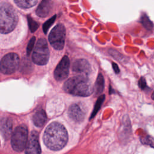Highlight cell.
Masks as SVG:
<instances>
[{
    "instance_id": "23",
    "label": "cell",
    "mask_w": 154,
    "mask_h": 154,
    "mask_svg": "<svg viewBox=\"0 0 154 154\" xmlns=\"http://www.w3.org/2000/svg\"><path fill=\"white\" fill-rule=\"evenodd\" d=\"M141 141L144 144L150 145L152 147L153 146V138L152 137H150L147 136V137H144L143 139H141Z\"/></svg>"
},
{
    "instance_id": "17",
    "label": "cell",
    "mask_w": 154,
    "mask_h": 154,
    "mask_svg": "<svg viewBox=\"0 0 154 154\" xmlns=\"http://www.w3.org/2000/svg\"><path fill=\"white\" fill-rule=\"evenodd\" d=\"M104 99H105V95H103V94L100 96L97 99V101L96 102L95 106L94 107V109H93V112H92V113L91 114V116L90 117V119H93L94 117V116L97 114V112L99 110V109H100V106H101V105H102Z\"/></svg>"
},
{
    "instance_id": "8",
    "label": "cell",
    "mask_w": 154,
    "mask_h": 154,
    "mask_svg": "<svg viewBox=\"0 0 154 154\" xmlns=\"http://www.w3.org/2000/svg\"><path fill=\"white\" fill-rule=\"evenodd\" d=\"M70 61L67 56L65 55L60 61L54 70V77L57 81H63L66 79L69 74Z\"/></svg>"
},
{
    "instance_id": "6",
    "label": "cell",
    "mask_w": 154,
    "mask_h": 154,
    "mask_svg": "<svg viewBox=\"0 0 154 154\" xmlns=\"http://www.w3.org/2000/svg\"><path fill=\"white\" fill-rule=\"evenodd\" d=\"M19 63V57L17 54L13 52L7 54L1 60L0 71L5 75L12 74L18 69Z\"/></svg>"
},
{
    "instance_id": "16",
    "label": "cell",
    "mask_w": 154,
    "mask_h": 154,
    "mask_svg": "<svg viewBox=\"0 0 154 154\" xmlns=\"http://www.w3.org/2000/svg\"><path fill=\"white\" fill-rule=\"evenodd\" d=\"M15 4L21 8H29L34 6L37 0H14Z\"/></svg>"
},
{
    "instance_id": "7",
    "label": "cell",
    "mask_w": 154,
    "mask_h": 154,
    "mask_svg": "<svg viewBox=\"0 0 154 154\" xmlns=\"http://www.w3.org/2000/svg\"><path fill=\"white\" fill-rule=\"evenodd\" d=\"M66 29L63 24L57 25L50 32L48 39L51 46L57 50H61L64 46Z\"/></svg>"
},
{
    "instance_id": "1",
    "label": "cell",
    "mask_w": 154,
    "mask_h": 154,
    "mask_svg": "<svg viewBox=\"0 0 154 154\" xmlns=\"http://www.w3.org/2000/svg\"><path fill=\"white\" fill-rule=\"evenodd\" d=\"M43 140L49 149L52 150H59L63 149L67 142V132L61 124L52 122L46 128Z\"/></svg>"
},
{
    "instance_id": "22",
    "label": "cell",
    "mask_w": 154,
    "mask_h": 154,
    "mask_svg": "<svg viewBox=\"0 0 154 154\" xmlns=\"http://www.w3.org/2000/svg\"><path fill=\"white\" fill-rule=\"evenodd\" d=\"M35 37H32L29 41L28 45H27V48H26V53L27 55H29L31 51H32V49L34 48V43H35Z\"/></svg>"
},
{
    "instance_id": "11",
    "label": "cell",
    "mask_w": 154,
    "mask_h": 154,
    "mask_svg": "<svg viewBox=\"0 0 154 154\" xmlns=\"http://www.w3.org/2000/svg\"><path fill=\"white\" fill-rule=\"evenodd\" d=\"M69 116L76 122H82L85 117V112L83 109L78 104L72 105L68 111Z\"/></svg>"
},
{
    "instance_id": "2",
    "label": "cell",
    "mask_w": 154,
    "mask_h": 154,
    "mask_svg": "<svg viewBox=\"0 0 154 154\" xmlns=\"http://www.w3.org/2000/svg\"><path fill=\"white\" fill-rule=\"evenodd\" d=\"M64 90L78 96H88L93 92V87L89 79L85 75H78L68 79L64 84Z\"/></svg>"
},
{
    "instance_id": "9",
    "label": "cell",
    "mask_w": 154,
    "mask_h": 154,
    "mask_svg": "<svg viewBox=\"0 0 154 154\" xmlns=\"http://www.w3.org/2000/svg\"><path fill=\"white\" fill-rule=\"evenodd\" d=\"M26 154H40L41 148L37 131H32L25 146Z\"/></svg>"
},
{
    "instance_id": "19",
    "label": "cell",
    "mask_w": 154,
    "mask_h": 154,
    "mask_svg": "<svg viewBox=\"0 0 154 154\" xmlns=\"http://www.w3.org/2000/svg\"><path fill=\"white\" fill-rule=\"evenodd\" d=\"M28 19V23L29 28L31 32H35L39 26V23H38L36 21H35L31 16H27Z\"/></svg>"
},
{
    "instance_id": "3",
    "label": "cell",
    "mask_w": 154,
    "mask_h": 154,
    "mask_svg": "<svg viewBox=\"0 0 154 154\" xmlns=\"http://www.w3.org/2000/svg\"><path fill=\"white\" fill-rule=\"evenodd\" d=\"M18 22L16 11L9 3H0V33L7 34L12 31Z\"/></svg>"
},
{
    "instance_id": "5",
    "label": "cell",
    "mask_w": 154,
    "mask_h": 154,
    "mask_svg": "<svg viewBox=\"0 0 154 154\" xmlns=\"http://www.w3.org/2000/svg\"><path fill=\"white\" fill-rule=\"evenodd\" d=\"M49 51L48 43L45 38H40L34 48L32 59L34 63L38 65H45L49 60Z\"/></svg>"
},
{
    "instance_id": "4",
    "label": "cell",
    "mask_w": 154,
    "mask_h": 154,
    "mask_svg": "<svg viewBox=\"0 0 154 154\" xmlns=\"http://www.w3.org/2000/svg\"><path fill=\"white\" fill-rule=\"evenodd\" d=\"M28 140V129L24 125L16 128L11 135V144L14 150L22 152L25 148Z\"/></svg>"
},
{
    "instance_id": "13",
    "label": "cell",
    "mask_w": 154,
    "mask_h": 154,
    "mask_svg": "<svg viewBox=\"0 0 154 154\" xmlns=\"http://www.w3.org/2000/svg\"><path fill=\"white\" fill-rule=\"evenodd\" d=\"M13 124L10 118H2L0 121V129L1 134L5 140H8L12 133Z\"/></svg>"
},
{
    "instance_id": "20",
    "label": "cell",
    "mask_w": 154,
    "mask_h": 154,
    "mask_svg": "<svg viewBox=\"0 0 154 154\" xmlns=\"http://www.w3.org/2000/svg\"><path fill=\"white\" fill-rule=\"evenodd\" d=\"M56 19V15H54L52 17H51L49 19H48L43 25V31L44 33L46 34L48 32V31L49 28L52 26V25L54 23Z\"/></svg>"
},
{
    "instance_id": "12",
    "label": "cell",
    "mask_w": 154,
    "mask_h": 154,
    "mask_svg": "<svg viewBox=\"0 0 154 154\" xmlns=\"http://www.w3.org/2000/svg\"><path fill=\"white\" fill-rule=\"evenodd\" d=\"M52 7V0H42L37 8L36 14L40 17H46L51 13Z\"/></svg>"
},
{
    "instance_id": "18",
    "label": "cell",
    "mask_w": 154,
    "mask_h": 154,
    "mask_svg": "<svg viewBox=\"0 0 154 154\" xmlns=\"http://www.w3.org/2000/svg\"><path fill=\"white\" fill-rule=\"evenodd\" d=\"M141 22L143 26L146 29L148 30H151L153 28V23L146 14H143V16H141Z\"/></svg>"
},
{
    "instance_id": "14",
    "label": "cell",
    "mask_w": 154,
    "mask_h": 154,
    "mask_svg": "<svg viewBox=\"0 0 154 154\" xmlns=\"http://www.w3.org/2000/svg\"><path fill=\"white\" fill-rule=\"evenodd\" d=\"M34 124L39 128L42 127L47 120V116L45 111L43 109H40L37 111L33 116Z\"/></svg>"
},
{
    "instance_id": "15",
    "label": "cell",
    "mask_w": 154,
    "mask_h": 154,
    "mask_svg": "<svg viewBox=\"0 0 154 154\" xmlns=\"http://www.w3.org/2000/svg\"><path fill=\"white\" fill-rule=\"evenodd\" d=\"M104 88V78L102 74H99L97 79L95 82L94 87H93V91H94L95 95H99L101 94Z\"/></svg>"
},
{
    "instance_id": "24",
    "label": "cell",
    "mask_w": 154,
    "mask_h": 154,
    "mask_svg": "<svg viewBox=\"0 0 154 154\" xmlns=\"http://www.w3.org/2000/svg\"><path fill=\"white\" fill-rule=\"evenodd\" d=\"M138 86H139V87H140L141 89H142V90L144 89L145 87H146V80H145V79H144V78L141 77V78L140 79V80H139V81H138Z\"/></svg>"
},
{
    "instance_id": "21",
    "label": "cell",
    "mask_w": 154,
    "mask_h": 154,
    "mask_svg": "<svg viewBox=\"0 0 154 154\" xmlns=\"http://www.w3.org/2000/svg\"><path fill=\"white\" fill-rule=\"evenodd\" d=\"M109 52L110 55H111L113 57H114V58H116L119 61H122L123 59H125V58L122 54H120L119 52H117L114 49H110L109 50Z\"/></svg>"
},
{
    "instance_id": "25",
    "label": "cell",
    "mask_w": 154,
    "mask_h": 154,
    "mask_svg": "<svg viewBox=\"0 0 154 154\" xmlns=\"http://www.w3.org/2000/svg\"><path fill=\"white\" fill-rule=\"evenodd\" d=\"M112 67H113V69H114L115 73H119L120 72V70H119V66H117V64L115 63H112Z\"/></svg>"
},
{
    "instance_id": "10",
    "label": "cell",
    "mask_w": 154,
    "mask_h": 154,
    "mask_svg": "<svg viewBox=\"0 0 154 154\" xmlns=\"http://www.w3.org/2000/svg\"><path fill=\"white\" fill-rule=\"evenodd\" d=\"M72 70L79 75L87 76L91 72V66L86 60L78 59L73 63Z\"/></svg>"
}]
</instances>
